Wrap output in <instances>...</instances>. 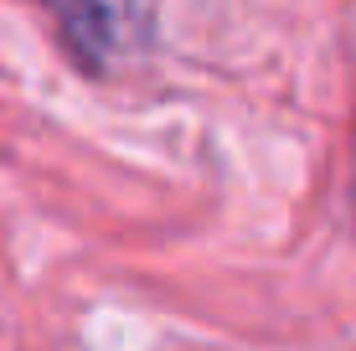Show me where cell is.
<instances>
[{
  "label": "cell",
  "mask_w": 356,
  "mask_h": 351,
  "mask_svg": "<svg viewBox=\"0 0 356 351\" xmlns=\"http://www.w3.org/2000/svg\"><path fill=\"white\" fill-rule=\"evenodd\" d=\"M63 21L67 42L88 57L93 67L119 63L124 52L145 42V26H150V6L145 0H47Z\"/></svg>",
  "instance_id": "1"
}]
</instances>
